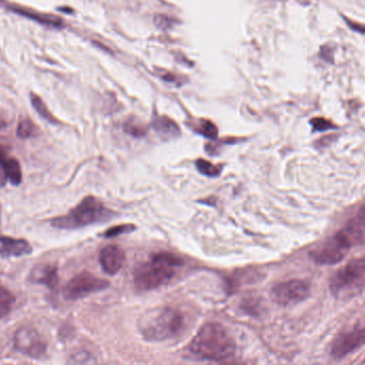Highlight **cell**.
I'll use <instances>...</instances> for the list:
<instances>
[{
    "instance_id": "obj_1",
    "label": "cell",
    "mask_w": 365,
    "mask_h": 365,
    "mask_svg": "<svg viewBox=\"0 0 365 365\" xmlns=\"http://www.w3.org/2000/svg\"><path fill=\"white\" fill-rule=\"evenodd\" d=\"M189 348L203 360L224 361L235 354L236 345L224 325L208 323L193 337Z\"/></svg>"
},
{
    "instance_id": "obj_2",
    "label": "cell",
    "mask_w": 365,
    "mask_h": 365,
    "mask_svg": "<svg viewBox=\"0 0 365 365\" xmlns=\"http://www.w3.org/2000/svg\"><path fill=\"white\" fill-rule=\"evenodd\" d=\"M183 264V260L175 254L167 252L154 254L149 262L136 268L134 283L139 291L156 289L170 281Z\"/></svg>"
},
{
    "instance_id": "obj_3",
    "label": "cell",
    "mask_w": 365,
    "mask_h": 365,
    "mask_svg": "<svg viewBox=\"0 0 365 365\" xmlns=\"http://www.w3.org/2000/svg\"><path fill=\"white\" fill-rule=\"evenodd\" d=\"M114 216V212L104 206L98 199L88 196L82 199L68 214L53 219L51 224L60 230H76L89 225L106 222Z\"/></svg>"
},
{
    "instance_id": "obj_4",
    "label": "cell",
    "mask_w": 365,
    "mask_h": 365,
    "mask_svg": "<svg viewBox=\"0 0 365 365\" xmlns=\"http://www.w3.org/2000/svg\"><path fill=\"white\" fill-rule=\"evenodd\" d=\"M185 319L175 309H159L142 323V334L149 341H166L177 337L184 329Z\"/></svg>"
},
{
    "instance_id": "obj_5",
    "label": "cell",
    "mask_w": 365,
    "mask_h": 365,
    "mask_svg": "<svg viewBox=\"0 0 365 365\" xmlns=\"http://www.w3.org/2000/svg\"><path fill=\"white\" fill-rule=\"evenodd\" d=\"M365 279V258H356L341 268L331 280V291L337 297L348 295L362 285Z\"/></svg>"
},
{
    "instance_id": "obj_6",
    "label": "cell",
    "mask_w": 365,
    "mask_h": 365,
    "mask_svg": "<svg viewBox=\"0 0 365 365\" xmlns=\"http://www.w3.org/2000/svg\"><path fill=\"white\" fill-rule=\"evenodd\" d=\"M109 283L105 280L100 279L94 274L82 272L74 276L66 285H65L63 295L65 299L78 300L87 297L91 294L104 291L108 287Z\"/></svg>"
},
{
    "instance_id": "obj_7",
    "label": "cell",
    "mask_w": 365,
    "mask_h": 365,
    "mask_svg": "<svg viewBox=\"0 0 365 365\" xmlns=\"http://www.w3.org/2000/svg\"><path fill=\"white\" fill-rule=\"evenodd\" d=\"M15 346L17 351L30 358H42L47 351V343L35 329L23 327L15 333Z\"/></svg>"
},
{
    "instance_id": "obj_8",
    "label": "cell",
    "mask_w": 365,
    "mask_h": 365,
    "mask_svg": "<svg viewBox=\"0 0 365 365\" xmlns=\"http://www.w3.org/2000/svg\"><path fill=\"white\" fill-rule=\"evenodd\" d=\"M310 295V285L301 280H292L272 288V298L278 305H292L303 302Z\"/></svg>"
},
{
    "instance_id": "obj_9",
    "label": "cell",
    "mask_w": 365,
    "mask_h": 365,
    "mask_svg": "<svg viewBox=\"0 0 365 365\" xmlns=\"http://www.w3.org/2000/svg\"><path fill=\"white\" fill-rule=\"evenodd\" d=\"M365 344V328H356L335 339L331 347V356L343 359Z\"/></svg>"
},
{
    "instance_id": "obj_10",
    "label": "cell",
    "mask_w": 365,
    "mask_h": 365,
    "mask_svg": "<svg viewBox=\"0 0 365 365\" xmlns=\"http://www.w3.org/2000/svg\"><path fill=\"white\" fill-rule=\"evenodd\" d=\"M348 248L337 241L335 239L321 248L312 251L310 257L319 265H335L344 260Z\"/></svg>"
},
{
    "instance_id": "obj_11",
    "label": "cell",
    "mask_w": 365,
    "mask_h": 365,
    "mask_svg": "<svg viewBox=\"0 0 365 365\" xmlns=\"http://www.w3.org/2000/svg\"><path fill=\"white\" fill-rule=\"evenodd\" d=\"M23 180L21 165L15 158L10 157L3 148L0 147V185L3 187L9 181L19 185Z\"/></svg>"
},
{
    "instance_id": "obj_12",
    "label": "cell",
    "mask_w": 365,
    "mask_h": 365,
    "mask_svg": "<svg viewBox=\"0 0 365 365\" xmlns=\"http://www.w3.org/2000/svg\"><path fill=\"white\" fill-rule=\"evenodd\" d=\"M335 239L348 250L351 246L362 244L365 240L364 221L360 220V219L353 221L344 230L337 232Z\"/></svg>"
},
{
    "instance_id": "obj_13",
    "label": "cell",
    "mask_w": 365,
    "mask_h": 365,
    "mask_svg": "<svg viewBox=\"0 0 365 365\" xmlns=\"http://www.w3.org/2000/svg\"><path fill=\"white\" fill-rule=\"evenodd\" d=\"M125 254L119 246H109L103 248L100 254V264L103 270L110 275L118 273L123 267Z\"/></svg>"
},
{
    "instance_id": "obj_14",
    "label": "cell",
    "mask_w": 365,
    "mask_h": 365,
    "mask_svg": "<svg viewBox=\"0 0 365 365\" xmlns=\"http://www.w3.org/2000/svg\"><path fill=\"white\" fill-rule=\"evenodd\" d=\"M31 252L33 248L25 239L0 236V257H19V256L28 255Z\"/></svg>"
},
{
    "instance_id": "obj_15",
    "label": "cell",
    "mask_w": 365,
    "mask_h": 365,
    "mask_svg": "<svg viewBox=\"0 0 365 365\" xmlns=\"http://www.w3.org/2000/svg\"><path fill=\"white\" fill-rule=\"evenodd\" d=\"M58 281V269L56 266L51 264H40L35 266L29 274L30 283L47 286L48 288L56 287Z\"/></svg>"
},
{
    "instance_id": "obj_16",
    "label": "cell",
    "mask_w": 365,
    "mask_h": 365,
    "mask_svg": "<svg viewBox=\"0 0 365 365\" xmlns=\"http://www.w3.org/2000/svg\"><path fill=\"white\" fill-rule=\"evenodd\" d=\"M9 9L11 11L15 12L17 15H21V17L33 19V21L37 22V23L45 25V26L61 28L63 25V22L61 21L60 17H55V15L41 13V12L35 11V10L19 7V6H10Z\"/></svg>"
},
{
    "instance_id": "obj_17",
    "label": "cell",
    "mask_w": 365,
    "mask_h": 365,
    "mask_svg": "<svg viewBox=\"0 0 365 365\" xmlns=\"http://www.w3.org/2000/svg\"><path fill=\"white\" fill-rule=\"evenodd\" d=\"M153 127L159 135L167 139L177 137L181 133L179 126L172 119L165 117V116L156 118L153 122Z\"/></svg>"
},
{
    "instance_id": "obj_18",
    "label": "cell",
    "mask_w": 365,
    "mask_h": 365,
    "mask_svg": "<svg viewBox=\"0 0 365 365\" xmlns=\"http://www.w3.org/2000/svg\"><path fill=\"white\" fill-rule=\"evenodd\" d=\"M15 297L9 289L0 285V319H5L15 305Z\"/></svg>"
},
{
    "instance_id": "obj_19",
    "label": "cell",
    "mask_w": 365,
    "mask_h": 365,
    "mask_svg": "<svg viewBox=\"0 0 365 365\" xmlns=\"http://www.w3.org/2000/svg\"><path fill=\"white\" fill-rule=\"evenodd\" d=\"M31 104H33V108L37 110V114L46 120V121L51 122V124H58V120L53 116L48 108H47L46 104L44 101L35 94H31Z\"/></svg>"
},
{
    "instance_id": "obj_20",
    "label": "cell",
    "mask_w": 365,
    "mask_h": 365,
    "mask_svg": "<svg viewBox=\"0 0 365 365\" xmlns=\"http://www.w3.org/2000/svg\"><path fill=\"white\" fill-rule=\"evenodd\" d=\"M37 128L29 118H25L19 121L17 126V136L21 138L33 137L37 134Z\"/></svg>"
},
{
    "instance_id": "obj_21",
    "label": "cell",
    "mask_w": 365,
    "mask_h": 365,
    "mask_svg": "<svg viewBox=\"0 0 365 365\" xmlns=\"http://www.w3.org/2000/svg\"><path fill=\"white\" fill-rule=\"evenodd\" d=\"M197 169L202 175L208 176V177H217L221 173V167H216L212 164L211 162L205 161L203 159H199L195 162Z\"/></svg>"
},
{
    "instance_id": "obj_22",
    "label": "cell",
    "mask_w": 365,
    "mask_h": 365,
    "mask_svg": "<svg viewBox=\"0 0 365 365\" xmlns=\"http://www.w3.org/2000/svg\"><path fill=\"white\" fill-rule=\"evenodd\" d=\"M312 127L314 129V131L323 132L327 131V130L332 129L335 128L332 122L329 121L328 119H325V118H314V119L311 120Z\"/></svg>"
},
{
    "instance_id": "obj_23",
    "label": "cell",
    "mask_w": 365,
    "mask_h": 365,
    "mask_svg": "<svg viewBox=\"0 0 365 365\" xmlns=\"http://www.w3.org/2000/svg\"><path fill=\"white\" fill-rule=\"evenodd\" d=\"M134 230H135V226H133V225H119V226H114V228L107 230L105 232V236L107 238H112V237L119 236L121 234H127V232H130Z\"/></svg>"
},
{
    "instance_id": "obj_24",
    "label": "cell",
    "mask_w": 365,
    "mask_h": 365,
    "mask_svg": "<svg viewBox=\"0 0 365 365\" xmlns=\"http://www.w3.org/2000/svg\"><path fill=\"white\" fill-rule=\"evenodd\" d=\"M201 132L204 134L205 136L210 138H216L218 136V129L213 122L205 121L201 127Z\"/></svg>"
},
{
    "instance_id": "obj_25",
    "label": "cell",
    "mask_w": 365,
    "mask_h": 365,
    "mask_svg": "<svg viewBox=\"0 0 365 365\" xmlns=\"http://www.w3.org/2000/svg\"><path fill=\"white\" fill-rule=\"evenodd\" d=\"M155 24L161 28H167V27L171 26L172 19L170 17H165V15H159V17H155Z\"/></svg>"
},
{
    "instance_id": "obj_26",
    "label": "cell",
    "mask_w": 365,
    "mask_h": 365,
    "mask_svg": "<svg viewBox=\"0 0 365 365\" xmlns=\"http://www.w3.org/2000/svg\"><path fill=\"white\" fill-rule=\"evenodd\" d=\"M126 131L134 136H142L145 134V130L142 129L141 127H138V126L134 124H128L126 126Z\"/></svg>"
},
{
    "instance_id": "obj_27",
    "label": "cell",
    "mask_w": 365,
    "mask_h": 365,
    "mask_svg": "<svg viewBox=\"0 0 365 365\" xmlns=\"http://www.w3.org/2000/svg\"><path fill=\"white\" fill-rule=\"evenodd\" d=\"M347 25L350 27L353 31H357V33H363L365 35V25H361V24L357 23V22L351 21V19H345Z\"/></svg>"
},
{
    "instance_id": "obj_28",
    "label": "cell",
    "mask_w": 365,
    "mask_h": 365,
    "mask_svg": "<svg viewBox=\"0 0 365 365\" xmlns=\"http://www.w3.org/2000/svg\"><path fill=\"white\" fill-rule=\"evenodd\" d=\"M358 219H360V220L364 221L365 222V205L360 209V211H359Z\"/></svg>"
},
{
    "instance_id": "obj_29",
    "label": "cell",
    "mask_w": 365,
    "mask_h": 365,
    "mask_svg": "<svg viewBox=\"0 0 365 365\" xmlns=\"http://www.w3.org/2000/svg\"><path fill=\"white\" fill-rule=\"evenodd\" d=\"M6 127H7V121L0 116V130L3 129V128Z\"/></svg>"
},
{
    "instance_id": "obj_30",
    "label": "cell",
    "mask_w": 365,
    "mask_h": 365,
    "mask_svg": "<svg viewBox=\"0 0 365 365\" xmlns=\"http://www.w3.org/2000/svg\"><path fill=\"white\" fill-rule=\"evenodd\" d=\"M0 224H1V208H0Z\"/></svg>"
},
{
    "instance_id": "obj_31",
    "label": "cell",
    "mask_w": 365,
    "mask_h": 365,
    "mask_svg": "<svg viewBox=\"0 0 365 365\" xmlns=\"http://www.w3.org/2000/svg\"><path fill=\"white\" fill-rule=\"evenodd\" d=\"M3 1H5V0H0V5H1V3H3Z\"/></svg>"
}]
</instances>
